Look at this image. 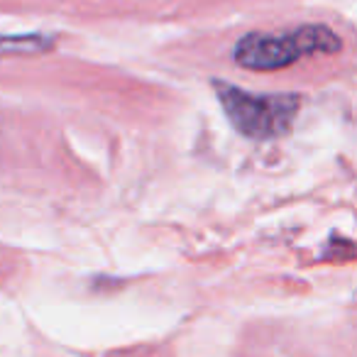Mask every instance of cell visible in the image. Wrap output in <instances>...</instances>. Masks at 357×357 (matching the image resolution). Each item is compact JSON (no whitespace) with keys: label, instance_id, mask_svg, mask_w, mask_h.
Returning <instances> with one entry per match:
<instances>
[{"label":"cell","instance_id":"2","mask_svg":"<svg viewBox=\"0 0 357 357\" xmlns=\"http://www.w3.org/2000/svg\"><path fill=\"white\" fill-rule=\"evenodd\" d=\"M215 93L235 128L252 139L284 135L301 108L298 96H257L230 84H215Z\"/></svg>","mask_w":357,"mask_h":357},{"label":"cell","instance_id":"1","mask_svg":"<svg viewBox=\"0 0 357 357\" xmlns=\"http://www.w3.org/2000/svg\"><path fill=\"white\" fill-rule=\"evenodd\" d=\"M342 42L323 25H306L282 35H248L235 45V61L252 71H274L308 54H335Z\"/></svg>","mask_w":357,"mask_h":357}]
</instances>
